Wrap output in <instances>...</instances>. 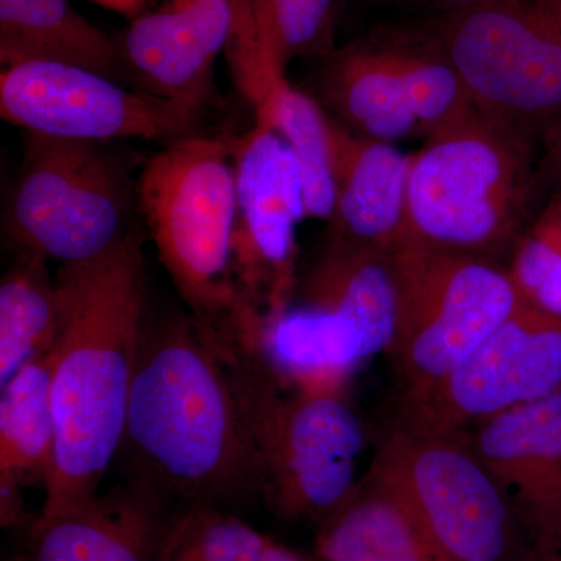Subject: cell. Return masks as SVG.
I'll list each match as a JSON object with an SVG mask.
<instances>
[{
  "mask_svg": "<svg viewBox=\"0 0 561 561\" xmlns=\"http://www.w3.org/2000/svg\"><path fill=\"white\" fill-rule=\"evenodd\" d=\"M243 343L279 386L290 383L302 393L342 391L351 373L367 359L354 324L306 305L262 317Z\"/></svg>",
  "mask_w": 561,
  "mask_h": 561,
  "instance_id": "18",
  "label": "cell"
},
{
  "mask_svg": "<svg viewBox=\"0 0 561 561\" xmlns=\"http://www.w3.org/2000/svg\"><path fill=\"white\" fill-rule=\"evenodd\" d=\"M279 387L238 335L209 321L144 332L124 438L139 482L191 507L264 493Z\"/></svg>",
  "mask_w": 561,
  "mask_h": 561,
  "instance_id": "1",
  "label": "cell"
},
{
  "mask_svg": "<svg viewBox=\"0 0 561 561\" xmlns=\"http://www.w3.org/2000/svg\"><path fill=\"white\" fill-rule=\"evenodd\" d=\"M136 203L130 162L111 142L25 133L9 214L20 249L61 267L98 260L133 230Z\"/></svg>",
  "mask_w": 561,
  "mask_h": 561,
  "instance_id": "5",
  "label": "cell"
},
{
  "mask_svg": "<svg viewBox=\"0 0 561 561\" xmlns=\"http://www.w3.org/2000/svg\"><path fill=\"white\" fill-rule=\"evenodd\" d=\"M260 561H309L306 560L305 557L300 556L291 549L284 548V546L275 542L271 551L265 553L264 557Z\"/></svg>",
  "mask_w": 561,
  "mask_h": 561,
  "instance_id": "30",
  "label": "cell"
},
{
  "mask_svg": "<svg viewBox=\"0 0 561 561\" xmlns=\"http://www.w3.org/2000/svg\"><path fill=\"white\" fill-rule=\"evenodd\" d=\"M273 545L242 519L198 505L171 523L158 561H260Z\"/></svg>",
  "mask_w": 561,
  "mask_h": 561,
  "instance_id": "27",
  "label": "cell"
},
{
  "mask_svg": "<svg viewBox=\"0 0 561 561\" xmlns=\"http://www.w3.org/2000/svg\"><path fill=\"white\" fill-rule=\"evenodd\" d=\"M534 190L531 139L474 106L412 153L402 247L500 262L527 230Z\"/></svg>",
  "mask_w": 561,
  "mask_h": 561,
  "instance_id": "3",
  "label": "cell"
},
{
  "mask_svg": "<svg viewBox=\"0 0 561 561\" xmlns=\"http://www.w3.org/2000/svg\"><path fill=\"white\" fill-rule=\"evenodd\" d=\"M239 0H150L121 39L146 91L203 110L214 65L234 33Z\"/></svg>",
  "mask_w": 561,
  "mask_h": 561,
  "instance_id": "14",
  "label": "cell"
},
{
  "mask_svg": "<svg viewBox=\"0 0 561 561\" xmlns=\"http://www.w3.org/2000/svg\"><path fill=\"white\" fill-rule=\"evenodd\" d=\"M142 482L98 496L31 527V561H158L171 524Z\"/></svg>",
  "mask_w": 561,
  "mask_h": 561,
  "instance_id": "16",
  "label": "cell"
},
{
  "mask_svg": "<svg viewBox=\"0 0 561 561\" xmlns=\"http://www.w3.org/2000/svg\"><path fill=\"white\" fill-rule=\"evenodd\" d=\"M0 61L5 68L61 62L146 91L121 41L81 16L69 0H0Z\"/></svg>",
  "mask_w": 561,
  "mask_h": 561,
  "instance_id": "20",
  "label": "cell"
},
{
  "mask_svg": "<svg viewBox=\"0 0 561 561\" xmlns=\"http://www.w3.org/2000/svg\"><path fill=\"white\" fill-rule=\"evenodd\" d=\"M364 443V424L342 391L280 397L265 453L264 496L273 511L327 522L357 490Z\"/></svg>",
  "mask_w": 561,
  "mask_h": 561,
  "instance_id": "12",
  "label": "cell"
},
{
  "mask_svg": "<svg viewBox=\"0 0 561 561\" xmlns=\"http://www.w3.org/2000/svg\"><path fill=\"white\" fill-rule=\"evenodd\" d=\"M537 561H561V542L557 546L556 551H552L549 556L542 557V559Z\"/></svg>",
  "mask_w": 561,
  "mask_h": 561,
  "instance_id": "34",
  "label": "cell"
},
{
  "mask_svg": "<svg viewBox=\"0 0 561 561\" xmlns=\"http://www.w3.org/2000/svg\"><path fill=\"white\" fill-rule=\"evenodd\" d=\"M321 524L317 549L324 561H454L400 497L368 476Z\"/></svg>",
  "mask_w": 561,
  "mask_h": 561,
  "instance_id": "21",
  "label": "cell"
},
{
  "mask_svg": "<svg viewBox=\"0 0 561 561\" xmlns=\"http://www.w3.org/2000/svg\"><path fill=\"white\" fill-rule=\"evenodd\" d=\"M202 108L61 62H22L0 76V116L25 133L113 142L195 135Z\"/></svg>",
  "mask_w": 561,
  "mask_h": 561,
  "instance_id": "9",
  "label": "cell"
},
{
  "mask_svg": "<svg viewBox=\"0 0 561 561\" xmlns=\"http://www.w3.org/2000/svg\"><path fill=\"white\" fill-rule=\"evenodd\" d=\"M90 2L98 3L103 9L114 11V13L122 14V16L133 21L146 10L150 0H90Z\"/></svg>",
  "mask_w": 561,
  "mask_h": 561,
  "instance_id": "29",
  "label": "cell"
},
{
  "mask_svg": "<svg viewBox=\"0 0 561 561\" xmlns=\"http://www.w3.org/2000/svg\"><path fill=\"white\" fill-rule=\"evenodd\" d=\"M55 346L0 387V474L24 479L49 470L55 446L51 401Z\"/></svg>",
  "mask_w": 561,
  "mask_h": 561,
  "instance_id": "24",
  "label": "cell"
},
{
  "mask_svg": "<svg viewBox=\"0 0 561 561\" xmlns=\"http://www.w3.org/2000/svg\"><path fill=\"white\" fill-rule=\"evenodd\" d=\"M335 202L330 238L394 251L404 243L412 154L330 114Z\"/></svg>",
  "mask_w": 561,
  "mask_h": 561,
  "instance_id": "15",
  "label": "cell"
},
{
  "mask_svg": "<svg viewBox=\"0 0 561 561\" xmlns=\"http://www.w3.org/2000/svg\"><path fill=\"white\" fill-rule=\"evenodd\" d=\"M507 272L524 306L561 319V198L524 231Z\"/></svg>",
  "mask_w": 561,
  "mask_h": 561,
  "instance_id": "28",
  "label": "cell"
},
{
  "mask_svg": "<svg viewBox=\"0 0 561 561\" xmlns=\"http://www.w3.org/2000/svg\"><path fill=\"white\" fill-rule=\"evenodd\" d=\"M298 289L301 305L335 313L356 327L367 359L389 353L400 308L393 251L330 238Z\"/></svg>",
  "mask_w": 561,
  "mask_h": 561,
  "instance_id": "19",
  "label": "cell"
},
{
  "mask_svg": "<svg viewBox=\"0 0 561 561\" xmlns=\"http://www.w3.org/2000/svg\"><path fill=\"white\" fill-rule=\"evenodd\" d=\"M561 390V319L522 306L440 382L402 394L398 424L461 435L491 416Z\"/></svg>",
  "mask_w": 561,
  "mask_h": 561,
  "instance_id": "10",
  "label": "cell"
},
{
  "mask_svg": "<svg viewBox=\"0 0 561 561\" xmlns=\"http://www.w3.org/2000/svg\"><path fill=\"white\" fill-rule=\"evenodd\" d=\"M320 105L351 130L398 142L424 136L387 41L386 28H376L321 58Z\"/></svg>",
  "mask_w": 561,
  "mask_h": 561,
  "instance_id": "17",
  "label": "cell"
},
{
  "mask_svg": "<svg viewBox=\"0 0 561 561\" xmlns=\"http://www.w3.org/2000/svg\"><path fill=\"white\" fill-rule=\"evenodd\" d=\"M537 2L561 28V0H537Z\"/></svg>",
  "mask_w": 561,
  "mask_h": 561,
  "instance_id": "32",
  "label": "cell"
},
{
  "mask_svg": "<svg viewBox=\"0 0 561 561\" xmlns=\"http://www.w3.org/2000/svg\"><path fill=\"white\" fill-rule=\"evenodd\" d=\"M254 114L268 121L294 154L306 217L330 221L335 202L330 113L284 77L254 105Z\"/></svg>",
  "mask_w": 561,
  "mask_h": 561,
  "instance_id": "23",
  "label": "cell"
},
{
  "mask_svg": "<svg viewBox=\"0 0 561 561\" xmlns=\"http://www.w3.org/2000/svg\"><path fill=\"white\" fill-rule=\"evenodd\" d=\"M549 133H551L553 144H556V149H561V114L556 124L552 125Z\"/></svg>",
  "mask_w": 561,
  "mask_h": 561,
  "instance_id": "33",
  "label": "cell"
},
{
  "mask_svg": "<svg viewBox=\"0 0 561 561\" xmlns=\"http://www.w3.org/2000/svg\"><path fill=\"white\" fill-rule=\"evenodd\" d=\"M393 256L400 308L389 354L411 394L451 375L523 301L500 262L415 247Z\"/></svg>",
  "mask_w": 561,
  "mask_h": 561,
  "instance_id": "8",
  "label": "cell"
},
{
  "mask_svg": "<svg viewBox=\"0 0 561 561\" xmlns=\"http://www.w3.org/2000/svg\"><path fill=\"white\" fill-rule=\"evenodd\" d=\"M408 3H426V5L440 7L443 11L460 9V7L471 5V3L482 2V0H400Z\"/></svg>",
  "mask_w": 561,
  "mask_h": 561,
  "instance_id": "31",
  "label": "cell"
},
{
  "mask_svg": "<svg viewBox=\"0 0 561 561\" xmlns=\"http://www.w3.org/2000/svg\"><path fill=\"white\" fill-rule=\"evenodd\" d=\"M383 28L409 105L426 138L474 108L459 72L430 25Z\"/></svg>",
  "mask_w": 561,
  "mask_h": 561,
  "instance_id": "25",
  "label": "cell"
},
{
  "mask_svg": "<svg viewBox=\"0 0 561 561\" xmlns=\"http://www.w3.org/2000/svg\"><path fill=\"white\" fill-rule=\"evenodd\" d=\"M431 31L472 105L531 139L561 114V28L537 0H482L443 11Z\"/></svg>",
  "mask_w": 561,
  "mask_h": 561,
  "instance_id": "7",
  "label": "cell"
},
{
  "mask_svg": "<svg viewBox=\"0 0 561 561\" xmlns=\"http://www.w3.org/2000/svg\"><path fill=\"white\" fill-rule=\"evenodd\" d=\"M46 261L20 249L0 284V387L57 345L60 300Z\"/></svg>",
  "mask_w": 561,
  "mask_h": 561,
  "instance_id": "22",
  "label": "cell"
},
{
  "mask_svg": "<svg viewBox=\"0 0 561 561\" xmlns=\"http://www.w3.org/2000/svg\"><path fill=\"white\" fill-rule=\"evenodd\" d=\"M265 65L286 77L295 58H324L335 49L341 0H250Z\"/></svg>",
  "mask_w": 561,
  "mask_h": 561,
  "instance_id": "26",
  "label": "cell"
},
{
  "mask_svg": "<svg viewBox=\"0 0 561 561\" xmlns=\"http://www.w3.org/2000/svg\"><path fill=\"white\" fill-rule=\"evenodd\" d=\"M368 478L397 494L454 561L522 559L529 538L461 435L423 434L394 424Z\"/></svg>",
  "mask_w": 561,
  "mask_h": 561,
  "instance_id": "6",
  "label": "cell"
},
{
  "mask_svg": "<svg viewBox=\"0 0 561 561\" xmlns=\"http://www.w3.org/2000/svg\"><path fill=\"white\" fill-rule=\"evenodd\" d=\"M138 206L181 297L194 316L232 331L238 195L232 138L171 140L139 175Z\"/></svg>",
  "mask_w": 561,
  "mask_h": 561,
  "instance_id": "4",
  "label": "cell"
},
{
  "mask_svg": "<svg viewBox=\"0 0 561 561\" xmlns=\"http://www.w3.org/2000/svg\"><path fill=\"white\" fill-rule=\"evenodd\" d=\"M511 502L535 561L561 542V390L461 434Z\"/></svg>",
  "mask_w": 561,
  "mask_h": 561,
  "instance_id": "13",
  "label": "cell"
},
{
  "mask_svg": "<svg viewBox=\"0 0 561 561\" xmlns=\"http://www.w3.org/2000/svg\"><path fill=\"white\" fill-rule=\"evenodd\" d=\"M236 168L234 278L239 316L254 319L289 306L295 290L297 228L306 219L294 154L265 117L232 138Z\"/></svg>",
  "mask_w": 561,
  "mask_h": 561,
  "instance_id": "11",
  "label": "cell"
},
{
  "mask_svg": "<svg viewBox=\"0 0 561 561\" xmlns=\"http://www.w3.org/2000/svg\"><path fill=\"white\" fill-rule=\"evenodd\" d=\"M55 280L61 316L51 383L55 446L35 522L94 500L124 446L146 332L142 236L133 228L98 260L62 265Z\"/></svg>",
  "mask_w": 561,
  "mask_h": 561,
  "instance_id": "2",
  "label": "cell"
}]
</instances>
